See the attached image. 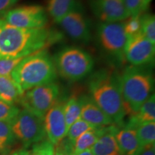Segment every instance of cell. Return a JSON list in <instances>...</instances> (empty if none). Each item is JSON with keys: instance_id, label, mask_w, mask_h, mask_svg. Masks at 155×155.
<instances>
[{"instance_id": "cell-1", "label": "cell", "mask_w": 155, "mask_h": 155, "mask_svg": "<svg viewBox=\"0 0 155 155\" xmlns=\"http://www.w3.org/2000/svg\"><path fill=\"white\" fill-rule=\"evenodd\" d=\"M61 39V35L46 28H17L0 18V60L25 58L45 50Z\"/></svg>"}, {"instance_id": "cell-2", "label": "cell", "mask_w": 155, "mask_h": 155, "mask_svg": "<svg viewBox=\"0 0 155 155\" xmlns=\"http://www.w3.org/2000/svg\"><path fill=\"white\" fill-rule=\"evenodd\" d=\"M91 98L116 126L123 127L127 111L122 98L119 75L108 70H100L89 79Z\"/></svg>"}, {"instance_id": "cell-3", "label": "cell", "mask_w": 155, "mask_h": 155, "mask_svg": "<svg viewBox=\"0 0 155 155\" xmlns=\"http://www.w3.org/2000/svg\"><path fill=\"white\" fill-rule=\"evenodd\" d=\"M57 73L53 59L47 50H42L23 58L10 76L25 92L35 87L53 83Z\"/></svg>"}, {"instance_id": "cell-4", "label": "cell", "mask_w": 155, "mask_h": 155, "mask_svg": "<svg viewBox=\"0 0 155 155\" xmlns=\"http://www.w3.org/2000/svg\"><path fill=\"white\" fill-rule=\"evenodd\" d=\"M119 81L126 111L133 115L152 95L154 78L141 66L131 65L119 75Z\"/></svg>"}, {"instance_id": "cell-5", "label": "cell", "mask_w": 155, "mask_h": 155, "mask_svg": "<svg viewBox=\"0 0 155 155\" xmlns=\"http://www.w3.org/2000/svg\"><path fill=\"white\" fill-rule=\"evenodd\" d=\"M56 71L61 77L78 81L86 77L94 69L92 56L79 48L68 47L59 51L54 58Z\"/></svg>"}, {"instance_id": "cell-6", "label": "cell", "mask_w": 155, "mask_h": 155, "mask_svg": "<svg viewBox=\"0 0 155 155\" xmlns=\"http://www.w3.org/2000/svg\"><path fill=\"white\" fill-rule=\"evenodd\" d=\"M59 95V86L54 82L50 83L25 91L19 104L23 108L43 119L46 113L58 101Z\"/></svg>"}, {"instance_id": "cell-7", "label": "cell", "mask_w": 155, "mask_h": 155, "mask_svg": "<svg viewBox=\"0 0 155 155\" xmlns=\"http://www.w3.org/2000/svg\"><path fill=\"white\" fill-rule=\"evenodd\" d=\"M15 139L28 147L43 140L46 136L43 119L28 110H20L10 124Z\"/></svg>"}, {"instance_id": "cell-8", "label": "cell", "mask_w": 155, "mask_h": 155, "mask_svg": "<svg viewBox=\"0 0 155 155\" xmlns=\"http://www.w3.org/2000/svg\"><path fill=\"white\" fill-rule=\"evenodd\" d=\"M98 38L101 48L119 61L124 58V47L127 36L124 22H101L98 27Z\"/></svg>"}, {"instance_id": "cell-9", "label": "cell", "mask_w": 155, "mask_h": 155, "mask_svg": "<svg viewBox=\"0 0 155 155\" xmlns=\"http://www.w3.org/2000/svg\"><path fill=\"white\" fill-rule=\"evenodd\" d=\"M3 19L9 25L25 29L45 28L48 15L42 6L27 5L10 9L4 14Z\"/></svg>"}, {"instance_id": "cell-10", "label": "cell", "mask_w": 155, "mask_h": 155, "mask_svg": "<svg viewBox=\"0 0 155 155\" xmlns=\"http://www.w3.org/2000/svg\"><path fill=\"white\" fill-rule=\"evenodd\" d=\"M155 44L139 32L128 36L124 47V58L131 65L142 66L154 60Z\"/></svg>"}, {"instance_id": "cell-11", "label": "cell", "mask_w": 155, "mask_h": 155, "mask_svg": "<svg viewBox=\"0 0 155 155\" xmlns=\"http://www.w3.org/2000/svg\"><path fill=\"white\" fill-rule=\"evenodd\" d=\"M58 24L61 25L65 32L73 40L88 42L91 39L88 20L83 15L82 7L78 1Z\"/></svg>"}, {"instance_id": "cell-12", "label": "cell", "mask_w": 155, "mask_h": 155, "mask_svg": "<svg viewBox=\"0 0 155 155\" xmlns=\"http://www.w3.org/2000/svg\"><path fill=\"white\" fill-rule=\"evenodd\" d=\"M65 102L57 101L44 116L45 131L48 139L54 146H57L63 140L68 132L64 116Z\"/></svg>"}, {"instance_id": "cell-13", "label": "cell", "mask_w": 155, "mask_h": 155, "mask_svg": "<svg viewBox=\"0 0 155 155\" xmlns=\"http://www.w3.org/2000/svg\"><path fill=\"white\" fill-rule=\"evenodd\" d=\"M93 12L102 22H120L130 17L122 0H88Z\"/></svg>"}, {"instance_id": "cell-14", "label": "cell", "mask_w": 155, "mask_h": 155, "mask_svg": "<svg viewBox=\"0 0 155 155\" xmlns=\"http://www.w3.org/2000/svg\"><path fill=\"white\" fill-rule=\"evenodd\" d=\"M81 119L88 122L96 128L105 127L114 124L111 118L106 115L95 104L91 97L88 98L87 96H83Z\"/></svg>"}, {"instance_id": "cell-15", "label": "cell", "mask_w": 155, "mask_h": 155, "mask_svg": "<svg viewBox=\"0 0 155 155\" xmlns=\"http://www.w3.org/2000/svg\"><path fill=\"white\" fill-rule=\"evenodd\" d=\"M115 137L122 155H140L142 152L136 128L127 125L118 128Z\"/></svg>"}, {"instance_id": "cell-16", "label": "cell", "mask_w": 155, "mask_h": 155, "mask_svg": "<svg viewBox=\"0 0 155 155\" xmlns=\"http://www.w3.org/2000/svg\"><path fill=\"white\" fill-rule=\"evenodd\" d=\"M118 128L114 124L106 127L104 132L91 148L93 155H122L115 137Z\"/></svg>"}, {"instance_id": "cell-17", "label": "cell", "mask_w": 155, "mask_h": 155, "mask_svg": "<svg viewBox=\"0 0 155 155\" xmlns=\"http://www.w3.org/2000/svg\"><path fill=\"white\" fill-rule=\"evenodd\" d=\"M24 93L10 75L0 76V100L15 105L20 102Z\"/></svg>"}, {"instance_id": "cell-18", "label": "cell", "mask_w": 155, "mask_h": 155, "mask_svg": "<svg viewBox=\"0 0 155 155\" xmlns=\"http://www.w3.org/2000/svg\"><path fill=\"white\" fill-rule=\"evenodd\" d=\"M155 121V96L153 94L141 105L139 111L131 115L129 121L126 125L129 127H137L144 123Z\"/></svg>"}, {"instance_id": "cell-19", "label": "cell", "mask_w": 155, "mask_h": 155, "mask_svg": "<svg viewBox=\"0 0 155 155\" xmlns=\"http://www.w3.org/2000/svg\"><path fill=\"white\" fill-rule=\"evenodd\" d=\"M106 127L96 128L92 130L86 131L78 137L74 142L72 143V155L90 150L104 132Z\"/></svg>"}, {"instance_id": "cell-20", "label": "cell", "mask_w": 155, "mask_h": 155, "mask_svg": "<svg viewBox=\"0 0 155 155\" xmlns=\"http://www.w3.org/2000/svg\"><path fill=\"white\" fill-rule=\"evenodd\" d=\"M77 0H48V12L55 22L58 23L73 8Z\"/></svg>"}, {"instance_id": "cell-21", "label": "cell", "mask_w": 155, "mask_h": 155, "mask_svg": "<svg viewBox=\"0 0 155 155\" xmlns=\"http://www.w3.org/2000/svg\"><path fill=\"white\" fill-rule=\"evenodd\" d=\"M83 104V96H71L65 103L64 106V116L68 130L77 120L81 118V108Z\"/></svg>"}, {"instance_id": "cell-22", "label": "cell", "mask_w": 155, "mask_h": 155, "mask_svg": "<svg viewBox=\"0 0 155 155\" xmlns=\"http://www.w3.org/2000/svg\"><path fill=\"white\" fill-rule=\"evenodd\" d=\"M137 138L142 149L152 145L155 142V122H149L140 124L137 127Z\"/></svg>"}, {"instance_id": "cell-23", "label": "cell", "mask_w": 155, "mask_h": 155, "mask_svg": "<svg viewBox=\"0 0 155 155\" xmlns=\"http://www.w3.org/2000/svg\"><path fill=\"white\" fill-rule=\"evenodd\" d=\"M94 129L96 128L80 118L70 127L66 134V139L70 142L73 143L82 134Z\"/></svg>"}, {"instance_id": "cell-24", "label": "cell", "mask_w": 155, "mask_h": 155, "mask_svg": "<svg viewBox=\"0 0 155 155\" xmlns=\"http://www.w3.org/2000/svg\"><path fill=\"white\" fill-rule=\"evenodd\" d=\"M141 32L150 42L155 44L154 15L151 14L141 15Z\"/></svg>"}, {"instance_id": "cell-25", "label": "cell", "mask_w": 155, "mask_h": 155, "mask_svg": "<svg viewBox=\"0 0 155 155\" xmlns=\"http://www.w3.org/2000/svg\"><path fill=\"white\" fill-rule=\"evenodd\" d=\"M15 137L12 130L11 124L0 121V152H3L15 142Z\"/></svg>"}, {"instance_id": "cell-26", "label": "cell", "mask_w": 155, "mask_h": 155, "mask_svg": "<svg viewBox=\"0 0 155 155\" xmlns=\"http://www.w3.org/2000/svg\"><path fill=\"white\" fill-rule=\"evenodd\" d=\"M19 111L20 109L16 105L7 104L0 100V121L11 124Z\"/></svg>"}, {"instance_id": "cell-27", "label": "cell", "mask_w": 155, "mask_h": 155, "mask_svg": "<svg viewBox=\"0 0 155 155\" xmlns=\"http://www.w3.org/2000/svg\"><path fill=\"white\" fill-rule=\"evenodd\" d=\"M55 146L48 139L34 144L30 155H55Z\"/></svg>"}, {"instance_id": "cell-28", "label": "cell", "mask_w": 155, "mask_h": 155, "mask_svg": "<svg viewBox=\"0 0 155 155\" xmlns=\"http://www.w3.org/2000/svg\"><path fill=\"white\" fill-rule=\"evenodd\" d=\"M126 22H124L125 33L127 36H131L141 32V15L129 17Z\"/></svg>"}, {"instance_id": "cell-29", "label": "cell", "mask_w": 155, "mask_h": 155, "mask_svg": "<svg viewBox=\"0 0 155 155\" xmlns=\"http://www.w3.org/2000/svg\"><path fill=\"white\" fill-rule=\"evenodd\" d=\"M24 58L0 60V76H9Z\"/></svg>"}, {"instance_id": "cell-30", "label": "cell", "mask_w": 155, "mask_h": 155, "mask_svg": "<svg viewBox=\"0 0 155 155\" xmlns=\"http://www.w3.org/2000/svg\"><path fill=\"white\" fill-rule=\"evenodd\" d=\"M123 2L130 17L139 16L145 11L142 0H123Z\"/></svg>"}, {"instance_id": "cell-31", "label": "cell", "mask_w": 155, "mask_h": 155, "mask_svg": "<svg viewBox=\"0 0 155 155\" xmlns=\"http://www.w3.org/2000/svg\"><path fill=\"white\" fill-rule=\"evenodd\" d=\"M19 0H0V13L3 14L4 12L11 8Z\"/></svg>"}, {"instance_id": "cell-32", "label": "cell", "mask_w": 155, "mask_h": 155, "mask_svg": "<svg viewBox=\"0 0 155 155\" xmlns=\"http://www.w3.org/2000/svg\"><path fill=\"white\" fill-rule=\"evenodd\" d=\"M140 155H155L154 145H152V146L144 148Z\"/></svg>"}, {"instance_id": "cell-33", "label": "cell", "mask_w": 155, "mask_h": 155, "mask_svg": "<svg viewBox=\"0 0 155 155\" xmlns=\"http://www.w3.org/2000/svg\"><path fill=\"white\" fill-rule=\"evenodd\" d=\"M8 155H30V151L25 150V149H23V150L15 151V152H12L11 154H9Z\"/></svg>"}, {"instance_id": "cell-34", "label": "cell", "mask_w": 155, "mask_h": 155, "mask_svg": "<svg viewBox=\"0 0 155 155\" xmlns=\"http://www.w3.org/2000/svg\"><path fill=\"white\" fill-rule=\"evenodd\" d=\"M55 155H65L63 152V150H61V148L59 146H57L55 151Z\"/></svg>"}, {"instance_id": "cell-35", "label": "cell", "mask_w": 155, "mask_h": 155, "mask_svg": "<svg viewBox=\"0 0 155 155\" xmlns=\"http://www.w3.org/2000/svg\"><path fill=\"white\" fill-rule=\"evenodd\" d=\"M73 155H93L91 151V149L90 150H87L86 151H83L82 152H80L78 153V154H73Z\"/></svg>"}, {"instance_id": "cell-36", "label": "cell", "mask_w": 155, "mask_h": 155, "mask_svg": "<svg viewBox=\"0 0 155 155\" xmlns=\"http://www.w3.org/2000/svg\"><path fill=\"white\" fill-rule=\"evenodd\" d=\"M142 1H143V5H144L145 10H146L147 7H148V5H150V3L151 2V1H152V0H142Z\"/></svg>"}, {"instance_id": "cell-37", "label": "cell", "mask_w": 155, "mask_h": 155, "mask_svg": "<svg viewBox=\"0 0 155 155\" xmlns=\"http://www.w3.org/2000/svg\"><path fill=\"white\" fill-rule=\"evenodd\" d=\"M2 13H0V18H2Z\"/></svg>"}, {"instance_id": "cell-38", "label": "cell", "mask_w": 155, "mask_h": 155, "mask_svg": "<svg viewBox=\"0 0 155 155\" xmlns=\"http://www.w3.org/2000/svg\"><path fill=\"white\" fill-rule=\"evenodd\" d=\"M122 1H123V0H122Z\"/></svg>"}]
</instances>
